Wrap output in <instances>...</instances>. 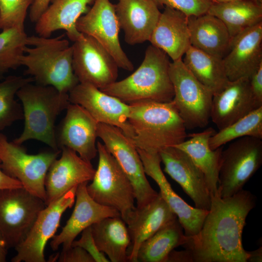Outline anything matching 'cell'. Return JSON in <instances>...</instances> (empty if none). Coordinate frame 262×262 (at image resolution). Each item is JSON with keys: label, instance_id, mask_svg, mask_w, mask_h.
Instances as JSON below:
<instances>
[{"label": "cell", "instance_id": "obj_1", "mask_svg": "<svg viewBox=\"0 0 262 262\" xmlns=\"http://www.w3.org/2000/svg\"><path fill=\"white\" fill-rule=\"evenodd\" d=\"M211 204L197 234L186 236L183 245L194 262H246L248 251L243 247L242 234L256 197L242 189L234 195L221 197L219 191L211 197Z\"/></svg>", "mask_w": 262, "mask_h": 262}, {"label": "cell", "instance_id": "obj_2", "mask_svg": "<svg viewBox=\"0 0 262 262\" xmlns=\"http://www.w3.org/2000/svg\"><path fill=\"white\" fill-rule=\"evenodd\" d=\"M129 105L128 120L133 132L131 140L137 148L159 153L185 140L186 128L172 101Z\"/></svg>", "mask_w": 262, "mask_h": 262}, {"label": "cell", "instance_id": "obj_3", "mask_svg": "<svg viewBox=\"0 0 262 262\" xmlns=\"http://www.w3.org/2000/svg\"><path fill=\"white\" fill-rule=\"evenodd\" d=\"M27 44L21 66L36 84L68 94L79 83L72 67V46L67 40L33 35L28 36Z\"/></svg>", "mask_w": 262, "mask_h": 262}, {"label": "cell", "instance_id": "obj_4", "mask_svg": "<svg viewBox=\"0 0 262 262\" xmlns=\"http://www.w3.org/2000/svg\"><path fill=\"white\" fill-rule=\"evenodd\" d=\"M170 63L164 52L150 45L146 49L140 66L133 73L100 90L128 104L170 102L174 96L169 76Z\"/></svg>", "mask_w": 262, "mask_h": 262}, {"label": "cell", "instance_id": "obj_5", "mask_svg": "<svg viewBox=\"0 0 262 262\" xmlns=\"http://www.w3.org/2000/svg\"><path fill=\"white\" fill-rule=\"evenodd\" d=\"M28 83L16 93L21 103L24 125L21 134L13 140L22 145L30 140L46 144L53 150L57 145L55 123L58 115L70 103L68 94L51 86Z\"/></svg>", "mask_w": 262, "mask_h": 262}, {"label": "cell", "instance_id": "obj_6", "mask_svg": "<svg viewBox=\"0 0 262 262\" xmlns=\"http://www.w3.org/2000/svg\"><path fill=\"white\" fill-rule=\"evenodd\" d=\"M97 146L98 165L87 191L97 202L116 209L125 221L136 208L132 185L105 145L98 142Z\"/></svg>", "mask_w": 262, "mask_h": 262}, {"label": "cell", "instance_id": "obj_7", "mask_svg": "<svg viewBox=\"0 0 262 262\" xmlns=\"http://www.w3.org/2000/svg\"><path fill=\"white\" fill-rule=\"evenodd\" d=\"M60 152L59 150L30 154L21 145L9 141L5 135L0 133V168L6 174L19 181L24 189L44 201L46 174Z\"/></svg>", "mask_w": 262, "mask_h": 262}, {"label": "cell", "instance_id": "obj_8", "mask_svg": "<svg viewBox=\"0 0 262 262\" xmlns=\"http://www.w3.org/2000/svg\"><path fill=\"white\" fill-rule=\"evenodd\" d=\"M169 76L174 92L172 101L186 129L206 127L210 119L213 92L194 76L182 59L171 62Z\"/></svg>", "mask_w": 262, "mask_h": 262}, {"label": "cell", "instance_id": "obj_9", "mask_svg": "<svg viewBox=\"0 0 262 262\" xmlns=\"http://www.w3.org/2000/svg\"><path fill=\"white\" fill-rule=\"evenodd\" d=\"M262 164V139L245 136L233 140L222 152L218 185L221 197L243 189Z\"/></svg>", "mask_w": 262, "mask_h": 262}, {"label": "cell", "instance_id": "obj_10", "mask_svg": "<svg viewBox=\"0 0 262 262\" xmlns=\"http://www.w3.org/2000/svg\"><path fill=\"white\" fill-rule=\"evenodd\" d=\"M45 207L44 200L23 187L0 189V234L8 249L24 241Z\"/></svg>", "mask_w": 262, "mask_h": 262}, {"label": "cell", "instance_id": "obj_11", "mask_svg": "<svg viewBox=\"0 0 262 262\" xmlns=\"http://www.w3.org/2000/svg\"><path fill=\"white\" fill-rule=\"evenodd\" d=\"M98 137L115 157L131 183L137 208L153 200L158 195L147 180L136 147L118 128L101 123L98 126Z\"/></svg>", "mask_w": 262, "mask_h": 262}, {"label": "cell", "instance_id": "obj_12", "mask_svg": "<svg viewBox=\"0 0 262 262\" xmlns=\"http://www.w3.org/2000/svg\"><path fill=\"white\" fill-rule=\"evenodd\" d=\"M79 32L89 35L112 55L118 67L131 71L133 65L122 49L119 38L120 30L115 4L110 0H94L92 7L76 23Z\"/></svg>", "mask_w": 262, "mask_h": 262}, {"label": "cell", "instance_id": "obj_13", "mask_svg": "<svg viewBox=\"0 0 262 262\" xmlns=\"http://www.w3.org/2000/svg\"><path fill=\"white\" fill-rule=\"evenodd\" d=\"M72 46L73 69L80 83L101 89L116 81V63L94 38L81 33Z\"/></svg>", "mask_w": 262, "mask_h": 262}, {"label": "cell", "instance_id": "obj_14", "mask_svg": "<svg viewBox=\"0 0 262 262\" xmlns=\"http://www.w3.org/2000/svg\"><path fill=\"white\" fill-rule=\"evenodd\" d=\"M77 186L46 206L38 214L26 237L15 248L12 262H45L44 250L48 241L56 232L64 213L73 205Z\"/></svg>", "mask_w": 262, "mask_h": 262}, {"label": "cell", "instance_id": "obj_15", "mask_svg": "<svg viewBox=\"0 0 262 262\" xmlns=\"http://www.w3.org/2000/svg\"><path fill=\"white\" fill-rule=\"evenodd\" d=\"M68 97L70 103L82 107L98 123L115 126L132 140L133 132L128 120L129 104L85 83L79 82Z\"/></svg>", "mask_w": 262, "mask_h": 262}, {"label": "cell", "instance_id": "obj_16", "mask_svg": "<svg viewBox=\"0 0 262 262\" xmlns=\"http://www.w3.org/2000/svg\"><path fill=\"white\" fill-rule=\"evenodd\" d=\"M98 123L82 107L70 103L56 131L59 148H69L84 160L91 162L98 154Z\"/></svg>", "mask_w": 262, "mask_h": 262}, {"label": "cell", "instance_id": "obj_17", "mask_svg": "<svg viewBox=\"0 0 262 262\" xmlns=\"http://www.w3.org/2000/svg\"><path fill=\"white\" fill-rule=\"evenodd\" d=\"M61 156L50 166L45 177L46 206L53 202L73 187L91 181L96 170L91 162L75 151L63 147Z\"/></svg>", "mask_w": 262, "mask_h": 262}, {"label": "cell", "instance_id": "obj_18", "mask_svg": "<svg viewBox=\"0 0 262 262\" xmlns=\"http://www.w3.org/2000/svg\"><path fill=\"white\" fill-rule=\"evenodd\" d=\"M137 149L146 175L151 177L158 185L161 195L176 215L185 236L191 237L197 234L209 211L192 207L175 192L162 170L159 153Z\"/></svg>", "mask_w": 262, "mask_h": 262}, {"label": "cell", "instance_id": "obj_19", "mask_svg": "<svg viewBox=\"0 0 262 262\" xmlns=\"http://www.w3.org/2000/svg\"><path fill=\"white\" fill-rule=\"evenodd\" d=\"M159 153L164 166V171L180 184L195 207L209 211L211 193L203 174L189 156L175 147L165 148Z\"/></svg>", "mask_w": 262, "mask_h": 262}, {"label": "cell", "instance_id": "obj_20", "mask_svg": "<svg viewBox=\"0 0 262 262\" xmlns=\"http://www.w3.org/2000/svg\"><path fill=\"white\" fill-rule=\"evenodd\" d=\"M88 183L85 182L78 185L73 211L61 232L54 235L50 242L53 250H57L61 245L62 251L67 250L76 237L87 228L105 218L121 216L115 208L95 201L87 191Z\"/></svg>", "mask_w": 262, "mask_h": 262}, {"label": "cell", "instance_id": "obj_21", "mask_svg": "<svg viewBox=\"0 0 262 262\" xmlns=\"http://www.w3.org/2000/svg\"><path fill=\"white\" fill-rule=\"evenodd\" d=\"M262 22L247 28L231 38L222 58L230 81L249 78L262 64Z\"/></svg>", "mask_w": 262, "mask_h": 262}, {"label": "cell", "instance_id": "obj_22", "mask_svg": "<svg viewBox=\"0 0 262 262\" xmlns=\"http://www.w3.org/2000/svg\"><path fill=\"white\" fill-rule=\"evenodd\" d=\"M261 106L253 97L249 78L229 81L213 95L210 119L219 130Z\"/></svg>", "mask_w": 262, "mask_h": 262}, {"label": "cell", "instance_id": "obj_23", "mask_svg": "<svg viewBox=\"0 0 262 262\" xmlns=\"http://www.w3.org/2000/svg\"><path fill=\"white\" fill-rule=\"evenodd\" d=\"M177 218L160 193L146 205L137 208L125 221L131 243L128 249V262H137L141 245L168 222Z\"/></svg>", "mask_w": 262, "mask_h": 262}, {"label": "cell", "instance_id": "obj_24", "mask_svg": "<svg viewBox=\"0 0 262 262\" xmlns=\"http://www.w3.org/2000/svg\"><path fill=\"white\" fill-rule=\"evenodd\" d=\"M115 9L127 44L149 41L161 13L153 0H118Z\"/></svg>", "mask_w": 262, "mask_h": 262}, {"label": "cell", "instance_id": "obj_25", "mask_svg": "<svg viewBox=\"0 0 262 262\" xmlns=\"http://www.w3.org/2000/svg\"><path fill=\"white\" fill-rule=\"evenodd\" d=\"M149 41L164 52L172 61L182 59L191 46L188 16L177 10L165 6Z\"/></svg>", "mask_w": 262, "mask_h": 262}, {"label": "cell", "instance_id": "obj_26", "mask_svg": "<svg viewBox=\"0 0 262 262\" xmlns=\"http://www.w3.org/2000/svg\"><path fill=\"white\" fill-rule=\"evenodd\" d=\"M94 0H51L49 6L35 23L38 35L50 37L58 30L66 31L68 38L74 42L81 35L76 27L78 19L88 10L87 6Z\"/></svg>", "mask_w": 262, "mask_h": 262}, {"label": "cell", "instance_id": "obj_27", "mask_svg": "<svg viewBox=\"0 0 262 262\" xmlns=\"http://www.w3.org/2000/svg\"><path fill=\"white\" fill-rule=\"evenodd\" d=\"M215 133L212 128L189 135V139L175 147L185 152L203 174L211 196L217 191L223 147L214 150L209 145Z\"/></svg>", "mask_w": 262, "mask_h": 262}, {"label": "cell", "instance_id": "obj_28", "mask_svg": "<svg viewBox=\"0 0 262 262\" xmlns=\"http://www.w3.org/2000/svg\"><path fill=\"white\" fill-rule=\"evenodd\" d=\"M188 24L191 46L211 55L224 57L232 38L220 19L206 13L188 17Z\"/></svg>", "mask_w": 262, "mask_h": 262}, {"label": "cell", "instance_id": "obj_29", "mask_svg": "<svg viewBox=\"0 0 262 262\" xmlns=\"http://www.w3.org/2000/svg\"><path fill=\"white\" fill-rule=\"evenodd\" d=\"M90 228L98 249L110 262H128L131 239L127 225L121 216L105 218Z\"/></svg>", "mask_w": 262, "mask_h": 262}, {"label": "cell", "instance_id": "obj_30", "mask_svg": "<svg viewBox=\"0 0 262 262\" xmlns=\"http://www.w3.org/2000/svg\"><path fill=\"white\" fill-rule=\"evenodd\" d=\"M207 13L224 23L231 38L262 22V6L250 0L213 3Z\"/></svg>", "mask_w": 262, "mask_h": 262}, {"label": "cell", "instance_id": "obj_31", "mask_svg": "<svg viewBox=\"0 0 262 262\" xmlns=\"http://www.w3.org/2000/svg\"><path fill=\"white\" fill-rule=\"evenodd\" d=\"M183 57L182 60L187 69L213 94L221 90L229 82L222 58L191 46Z\"/></svg>", "mask_w": 262, "mask_h": 262}, {"label": "cell", "instance_id": "obj_32", "mask_svg": "<svg viewBox=\"0 0 262 262\" xmlns=\"http://www.w3.org/2000/svg\"><path fill=\"white\" fill-rule=\"evenodd\" d=\"M183 229L178 218L165 224L141 245L137 262H166L174 248L186 243Z\"/></svg>", "mask_w": 262, "mask_h": 262}, {"label": "cell", "instance_id": "obj_33", "mask_svg": "<svg viewBox=\"0 0 262 262\" xmlns=\"http://www.w3.org/2000/svg\"><path fill=\"white\" fill-rule=\"evenodd\" d=\"M33 82L31 77L16 75L9 76L0 81V131L23 119L22 105L15 98L20 88Z\"/></svg>", "mask_w": 262, "mask_h": 262}, {"label": "cell", "instance_id": "obj_34", "mask_svg": "<svg viewBox=\"0 0 262 262\" xmlns=\"http://www.w3.org/2000/svg\"><path fill=\"white\" fill-rule=\"evenodd\" d=\"M245 136L262 139V106L215 132L209 139L210 147L214 150L227 143Z\"/></svg>", "mask_w": 262, "mask_h": 262}, {"label": "cell", "instance_id": "obj_35", "mask_svg": "<svg viewBox=\"0 0 262 262\" xmlns=\"http://www.w3.org/2000/svg\"><path fill=\"white\" fill-rule=\"evenodd\" d=\"M27 37L24 28H12L0 33V80L10 70L21 66Z\"/></svg>", "mask_w": 262, "mask_h": 262}, {"label": "cell", "instance_id": "obj_36", "mask_svg": "<svg viewBox=\"0 0 262 262\" xmlns=\"http://www.w3.org/2000/svg\"><path fill=\"white\" fill-rule=\"evenodd\" d=\"M33 0H0L1 30L24 28L27 11Z\"/></svg>", "mask_w": 262, "mask_h": 262}, {"label": "cell", "instance_id": "obj_37", "mask_svg": "<svg viewBox=\"0 0 262 262\" xmlns=\"http://www.w3.org/2000/svg\"><path fill=\"white\" fill-rule=\"evenodd\" d=\"M158 6L165 5L177 10L188 17L207 13L213 4L211 0H153Z\"/></svg>", "mask_w": 262, "mask_h": 262}, {"label": "cell", "instance_id": "obj_38", "mask_svg": "<svg viewBox=\"0 0 262 262\" xmlns=\"http://www.w3.org/2000/svg\"><path fill=\"white\" fill-rule=\"evenodd\" d=\"M81 237L74 240L71 246H80L86 251L94 259L95 262H109V259L98 248L93 238L90 226L84 229Z\"/></svg>", "mask_w": 262, "mask_h": 262}, {"label": "cell", "instance_id": "obj_39", "mask_svg": "<svg viewBox=\"0 0 262 262\" xmlns=\"http://www.w3.org/2000/svg\"><path fill=\"white\" fill-rule=\"evenodd\" d=\"M60 262H95L93 257L84 249L78 246H71L62 251L58 257Z\"/></svg>", "mask_w": 262, "mask_h": 262}, {"label": "cell", "instance_id": "obj_40", "mask_svg": "<svg viewBox=\"0 0 262 262\" xmlns=\"http://www.w3.org/2000/svg\"><path fill=\"white\" fill-rule=\"evenodd\" d=\"M249 79L250 88L253 97L258 104L262 106V64Z\"/></svg>", "mask_w": 262, "mask_h": 262}, {"label": "cell", "instance_id": "obj_41", "mask_svg": "<svg viewBox=\"0 0 262 262\" xmlns=\"http://www.w3.org/2000/svg\"><path fill=\"white\" fill-rule=\"evenodd\" d=\"M51 0H33L30 7L29 17L35 23L49 6Z\"/></svg>", "mask_w": 262, "mask_h": 262}, {"label": "cell", "instance_id": "obj_42", "mask_svg": "<svg viewBox=\"0 0 262 262\" xmlns=\"http://www.w3.org/2000/svg\"><path fill=\"white\" fill-rule=\"evenodd\" d=\"M193 258L189 250L185 249L182 251L173 250L168 255L166 262H192Z\"/></svg>", "mask_w": 262, "mask_h": 262}, {"label": "cell", "instance_id": "obj_43", "mask_svg": "<svg viewBox=\"0 0 262 262\" xmlns=\"http://www.w3.org/2000/svg\"><path fill=\"white\" fill-rule=\"evenodd\" d=\"M18 180L6 174L0 168V189L22 187Z\"/></svg>", "mask_w": 262, "mask_h": 262}, {"label": "cell", "instance_id": "obj_44", "mask_svg": "<svg viewBox=\"0 0 262 262\" xmlns=\"http://www.w3.org/2000/svg\"><path fill=\"white\" fill-rule=\"evenodd\" d=\"M249 256L247 262H260L262 261V246L252 251H248Z\"/></svg>", "mask_w": 262, "mask_h": 262}, {"label": "cell", "instance_id": "obj_45", "mask_svg": "<svg viewBox=\"0 0 262 262\" xmlns=\"http://www.w3.org/2000/svg\"><path fill=\"white\" fill-rule=\"evenodd\" d=\"M7 249L6 244L0 234V262L6 261Z\"/></svg>", "mask_w": 262, "mask_h": 262}, {"label": "cell", "instance_id": "obj_46", "mask_svg": "<svg viewBox=\"0 0 262 262\" xmlns=\"http://www.w3.org/2000/svg\"><path fill=\"white\" fill-rule=\"evenodd\" d=\"M213 3H227L239 0H211Z\"/></svg>", "mask_w": 262, "mask_h": 262}, {"label": "cell", "instance_id": "obj_47", "mask_svg": "<svg viewBox=\"0 0 262 262\" xmlns=\"http://www.w3.org/2000/svg\"><path fill=\"white\" fill-rule=\"evenodd\" d=\"M259 5L262 6V0H250Z\"/></svg>", "mask_w": 262, "mask_h": 262}, {"label": "cell", "instance_id": "obj_48", "mask_svg": "<svg viewBox=\"0 0 262 262\" xmlns=\"http://www.w3.org/2000/svg\"><path fill=\"white\" fill-rule=\"evenodd\" d=\"M1 29V15H0V30Z\"/></svg>", "mask_w": 262, "mask_h": 262}]
</instances>
